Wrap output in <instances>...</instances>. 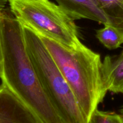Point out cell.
Here are the masks:
<instances>
[{"instance_id":"obj_1","label":"cell","mask_w":123,"mask_h":123,"mask_svg":"<svg viewBox=\"0 0 123 123\" xmlns=\"http://www.w3.org/2000/svg\"><path fill=\"white\" fill-rule=\"evenodd\" d=\"M0 80L42 123H64L41 86L27 53L23 26L6 8L0 11Z\"/></svg>"},{"instance_id":"obj_2","label":"cell","mask_w":123,"mask_h":123,"mask_svg":"<svg viewBox=\"0 0 123 123\" xmlns=\"http://www.w3.org/2000/svg\"><path fill=\"white\" fill-rule=\"evenodd\" d=\"M39 36L89 122L108 92L103 79L101 56L83 43L71 48L48 37Z\"/></svg>"},{"instance_id":"obj_3","label":"cell","mask_w":123,"mask_h":123,"mask_svg":"<svg viewBox=\"0 0 123 123\" xmlns=\"http://www.w3.org/2000/svg\"><path fill=\"white\" fill-rule=\"evenodd\" d=\"M27 53L41 86L64 123H89L76 98L39 36L23 27Z\"/></svg>"},{"instance_id":"obj_4","label":"cell","mask_w":123,"mask_h":123,"mask_svg":"<svg viewBox=\"0 0 123 123\" xmlns=\"http://www.w3.org/2000/svg\"><path fill=\"white\" fill-rule=\"evenodd\" d=\"M10 10L23 27L71 48L82 44L75 21L49 0H7Z\"/></svg>"},{"instance_id":"obj_5","label":"cell","mask_w":123,"mask_h":123,"mask_svg":"<svg viewBox=\"0 0 123 123\" xmlns=\"http://www.w3.org/2000/svg\"><path fill=\"white\" fill-rule=\"evenodd\" d=\"M0 123H42L7 88L0 85Z\"/></svg>"},{"instance_id":"obj_6","label":"cell","mask_w":123,"mask_h":123,"mask_svg":"<svg viewBox=\"0 0 123 123\" xmlns=\"http://www.w3.org/2000/svg\"><path fill=\"white\" fill-rule=\"evenodd\" d=\"M58 5L74 21L86 19L107 25V18L94 0H55Z\"/></svg>"},{"instance_id":"obj_7","label":"cell","mask_w":123,"mask_h":123,"mask_svg":"<svg viewBox=\"0 0 123 123\" xmlns=\"http://www.w3.org/2000/svg\"><path fill=\"white\" fill-rule=\"evenodd\" d=\"M104 83L107 91L123 94V50L115 55H107L102 65Z\"/></svg>"},{"instance_id":"obj_8","label":"cell","mask_w":123,"mask_h":123,"mask_svg":"<svg viewBox=\"0 0 123 123\" xmlns=\"http://www.w3.org/2000/svg\"><path fill=\"white\" fill-rule=\"evenodd\" d=\"M110 25L123 36V0H94Z\"/></svg>"},{"instance_id":"obj_9","label":"cell","mask_w":123,"mask_h":123,"mask_svg":"<svg viewBox=\"0 0 123 123\" xmlns=\"http://www.w3.org/2000/svg\"><path fill=\"white\" fill-rule=\"evenodd\" d=\"M96 37L100 43L109 49H115L123 44V36L119 31L110 25L97 30Z\"/></svg>"},{"instance_id":"obj_10","label":"cell","mask_w":123,"mask_h":123,"mask_svg":"<svg viewBox=\"0 0 123 123\" xmlns=\"http://www.w3.org/2000/svg\"><path fill=\"white\" fill-rule=\"evenodd\" d=\"M89 123H123L119 113L97 109L92 115Z\"/></svg>"},{"instance_id":"obj_11","label":"cell","mask_w":123,"mask_h":123,"mask_svg":"<svg viewBox=\"0 0 123 123\" xmlns=\"http://www.w3.org/2000/svg\"><path fill=\"white\" fill-rule=\"evenodd\" d=\"M7 3H8L7 0H0V11L5 9Z\"/></svg>"},{"instance_id":"obj_12","label":"cell","mask_w":123,"mask_h":123,"mask_svg":"<svg viewBox=\"0 0 123 123\" xmlns=\"http://www.w3.org/2000/svg\"><path fill=\"white\" fill-rule=\"evenodd\" d=\"M119 113L120 114V115L121 116V117L123 119V105L120 107V109H119Z\"/></svg>"}]
</instances>
